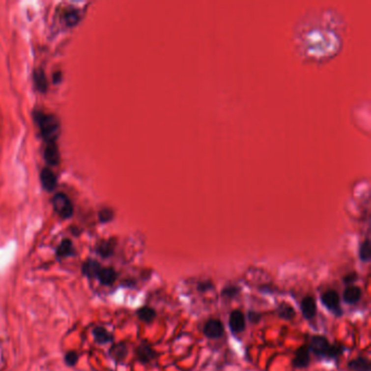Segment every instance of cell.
<instances>
[{"label": "cell", "instance_id": "d6986e66", "mask_svg": "<svg viewBox=\"0 0 371 371\" xmlns=\"http://www.w3.org/2000/svg\"><path fill=\"white\" fill-rule=\"evenodd\" d=\"M137 314H139L140 319L143 320V321L150 322V321H152V320H154V318L156 316V313H155L154 309H151L149 307H143V308L140 309Z\"/></svg>", "mask_w": 371, "mask_h": 371}, {"label": "cell", "instance_id": "e0dca14e", "mask_svg": "<svg viewBox=\"0 0 371 371\" xmlns=\"http://www.w3.org/2000/svg\"><path fill=\"white\" fill-rule=\"evenodd\" d=\"M72 252H73V246L70 240L62 241L59 245V247L57 248V255L62 258L70 256L71 254H72Z\"/></svg>", "mask_w": 371, "mask_h": 371}, {"label": "cell", "instance_id": "603a6c76", "mask_svg": "<svg viewBox=\"0 0 371 371\" xmlns=\"http://www.w3.org/2000/svg\"><path fill=\"white\" fill-rule=\"evenodd\" d=\"M139 356L144 362H148L152 357H154V352L148 346H142L139 349Z\"/></svg>", "mask_w": 371, "mask_h": 371}, {"label": "cell", "instance_id": "7a4b0ae2", "mask_svg": "<svg viewBox=\"0 0 371 371\" xmlns=\"http://www.w3.org/2000/svg\"><path fill=\"white\" fill-rule=\"evenodd\" d=\"M311 349L316 355L320 356L337 357L341 354V348L338 346H331L327 341V339L322 337H314L311 341Z\"/></svg>", "mask_w": 371, "mask_h": 371}, {"label": "cell", "instance_id": "2e32d148", "mask_svg": "<svg viewBox=\"0 0 371 371\" xmlns=\"http://www.w3.org/2000/svg\"><path fill=\"white\" fill-rule=\"evenodd\" d=\"M349 368L354 371H370V364L367 359L357 358L350 362Z\"/></svg>", "mask_w": 371, "mask_h": 371}, {"label": "cell", "instance_id": "ac0fdd59", "mask_svg": "<svg viewBox=\"0 0 371 371\" xmlns=\"http://www.w3.org/2000/svg\"><path fill=\"white\" fill-rule=\"evenodd\" d=\"M126 353H128V349H126V346L124 344L114 345V346L111 348V350H110V355L115 360L123 359L126 356Z\"/></svg>", "mask_w": 371, "mask_h": 371}, {"label": "cell", "instance_id": "4316f807", "mask_svg": "<svg viewBox=\"0 0 371 371\" xmlns=\"http://www.w3.org/2000/svg\"><path fill=\"white\" fill-rule=\"evenodd\" d=\"M236 291H237V289L230 287V288H228V289H225V291H223V292H222V295H228V296H233V295H234V294L236 293Z\"/></svg>", "mask_w": 371, "mask_h": 371}, {"label": "cell", "instance_id": "7402d4cb", "mask_svg": "<svg viewBox=\"0 0 371 371\" xmlns=\"http://www.w3.org/2000/svg\"><path fill=\"white\" fill-rule=\"evenodd\" d=\"M279 314H280V317L282 318L291 319L292 317H294L295 313H294V309L289 306V305L282 304L281 306L279 307Z\"/></svg>", "mask_w": 371, "mask_h": 371}, {"label": "cell", "instance_id": "7c38bea8", "mask_svg": "<svg viewBox=\"0 0 371 371\" xmlns=\"http://www.w3.org/2000/svg\"><path fill=\"white\" fill-rule=\"evenodd\" d=\"M100 269L99 263L95 260L86 261L83 266V271L88 278H97Z\"/></svg>", "mask_w": 371, "mask_h": 371}, {"label": "cell", "instance_id": "83f0119b", "mask_svg": "<svg viewBox=\"0 0 371 371\" xmlns=\"http://www.w3.org/2000/svg\"><path fill=\"white\" fill-rule=\"evenodd\" d=\"M60 79H61V73L60 72H56L54 74V82L55 83H58L59 81H60Z\"/></svg>", "mask_w": 371, "mask_h": 371}, {"label": "cell", "instance_id": "4fadbf2b", "mask_svg": "<svg viewBox=\"0 0 371 371\" xmlns=\"http://www.w3.org/2000/svg\"><path fill=\"white\" fill-rule=\"evenodd\" d=\"M97 278L103 284H111L115 280V272L111 268H101Z\"/></svg>", "mask_w": 371, "mask_h": 371}, {"label": "cell", "instance_id": "6da1fadb", "mask_svg": "<svg viewBox=\"0 0 371 371\" xmlns=\"http://www.w3.org/2000/svg\"><path fill=\"white\" fill-rule=\"evenodd\" d=\"M36 121L39 126L40 133L44 140L48 143H56V140L60 135V122L57 116L53 114H37Z\"/></svg>", "mask_w": 371, "mask_h": 371}, {"label": "cell", "instance_id": "52a82bcc", "mask_svg": "<svg viewBox=\"0 0 371 371\" xmlns=\"http://www.w3.org/2000/svg\"><path fill=\"white\" fill-rule=\"evenodd\" d=\"M321 301L323 305L333 312H339L340 309V297L335 291H328L322 295Z\"/></svg>", "mask_w": 371, "mask_h": 371}, {"label": "cell", "instance_id": "8992f818", "mask_svg": "<svg viewBox=\"0 0 371 371\" xmlns=\"http://www.w3.org/2000/svg\"><path fill=\"white\" fill-rule=\"evenodd\" d=\"M45 160L50 166H57L60 161V154L56 143H48L45 149Z\"/></svg>", "mask_w": 371, "mask_h": 371}, {"label": "cell", "instance_id": "ffe728a7", "mask_svg": "<svg viewBox=\"0 0 371 371\" xmlns=\"http://www.w3.org/2000/svg\"><path fill=\"white\" fill-rule=\"evenodd\" d=\"M64 20L69 27H74V25L79 22L80 15L76 10H70L67 13L64 14Z\"/></svg>", "mask_w": 371, "mask_h": 371}, {"label": "cell", "instance_id": "8fae6325", "mask_svg": "<svg viewBox=\"0 0 371 371\" xmlns=\"http://www.w3.org/2000/svg\"><path fill=\"white\" fill-rule=\"evenodd\" d=\"M344 301L348 304L357 303L362 297V289L357 286H349L344 291Z\"/></svg>", "mask_w": 371, "mask_h": 371}, {"label": "cell", "instance_id": "9c48e42d", "mask_svg": "<svg viewBox=\"0 0 371 371\" xmlns=\"http://www.w3.org/2000/svg\"><path fill=\"white\" fill-rule=\"evenodd\" d=\"M309 362H311V356H309V348L306 346H303L297 350V353L295 355V358L293 360V364L295 367L298 368H304L307 367L309 365Z\"/></svg>", "mask_w": 371, "mask_h": 371}, {"label": "cell", "instance_id": "277c9868", "mask_svg": "<svg viewBox=\"0 0 371 371\" xmlns=\"http://www.w3.org/2000/svg\"><path fill=\"white\" fill-rule=\"evenodd\" d=\"M204 333L210 339L220 338L223 334V327L219 320H209L204 327Z\"/></svg>", "mask_w": 371, "mask_h": 371}, {"label": "cell", "instance_id": "5b68a950", "mask_svg": "<svg viewBox=\"0 0 371 371\" xmlns=\"http://www.w3.org/2000/svg\"><path fill=\"white\" fill-rule=\"evenodd\" d=\"M40 181H42L44 189L47 190L48 192L54 191L56 186H57V177H56L54 172L48 169V168L43 169L42 173H40Z\"/></svg>", "mask_w": 371, "mask_h": 371}, {"label": "cell", "instance_id": "44dd1931", "mask_svg": "<svg viewBox=\"0 0 371 371\" xmlns=\"http://www.w3.org/2000/svg\"><path fill=\"white\" fill-rule=\"evenodd\" d=\"M113 252H114V244L111 243L110 241L101 243L100 245L98 246V253L104 257L110 256L111 254H113Z\"/></svg>", "mask_w": 371, "mask_h": 371}, {"label": "cell", "instance_id": "30bf717a", "mask_svg": "<svg viewBox=\"0 0 371 371\" xmlns=\"http://www.w3.org/2000/svg\"><path fill=\"white\" fill-rule=\"evenodd\" d=\"M301 306L303 314L307 319H312L314 317V314H316V303H314V299L313 297H305L302 301Z\"/></svg>", "mask_w": 371, "mask_h": 371}, {"label": "cell", "instance_id": "9a60e30c", "mask_svg": "<svg viewBox=\"0 0 371 371\" xmlns=\"http://www.w3.org/2000/svg\"><path fill=\"white\" fill-rule=\"evenodd\" d=\"M94 337H95L96 341H97L100 344L108 343V342L111 341V340H113L111 334L104 328H96L94 330Z\"/></svg>", "mask_w": 371, "mask_h": 371}, {"label": "cell", "instance_id": "5bb4252c", "mask_svg": "<svg viewBox=\"0 0 371 371\" xmlns=\"http://www.w3.org/2000/svg\"><path fill=\"white\" fill-rule=\"evenodd\" d=\"M34 78L35 84H36V87L38 90L43 91V93L47 90V79H46V75L42 69L35 71Z\"/></svg>", "mask_w": 371, "mask_h": 371}, {"label": "cell", "instance_id": "484cf974", "mask_svg": "<svg viewBox=\"0 0 371 371\" xmlns=\"http://www.w3.org/2000/svg\"><path fill=\"white\" fill-rule=\"evenodd\" d=\"M65 362H67V364L70 366L75 365L76 362H78V355H76L74 352L68 353L67 356H65Z\"/></svg>", "mask_w": 371, "mask_h": 371}, {"label": "cell", "instance_id": "3957f363", "mask_svg": "<svg viewBox=\"0 0 371 371\" xmlns=\"http://www.w3.org/2000/svg\"><path fill=\"white\" fill-rule=\"evenodd\" d=\"M53 205L55 210L63 219H68L73 215L72 202L64 194H56L53 200Z\"/></svg>", "mask_w": 371, "mask_h": 371}, {"label": "cell", "instance_id": "cb8c5ba5", "mask_svg": "<svg viewBox=\"0 0 371 371\" xmlns=\"http://www.w3.org/2000/svg\"><path fill=\"white\" fill-rule=\"evenodd\" d=\"M99 220L101 222H109L113 220L114 218V211L109 209V208H104L103 210H100L98 213Z\"/></svg>", "mask_w": 371, "mask_h": 371}, {"label": "cell", "instance_id": "d4e9b609", "mask_svg": "<svg viewBox=\"0 0 371 371\" xmlns=\"http://www.w3.org/2000/svg\"><path fill=\"white\" fill-rule=\"evenodd\" d=\"M360 258H362L363 260H365V261L369 260V258H370V245H369L368 241H366L363 244L362 250H360Z\"/></svg>", "mask_w": 371, "mask_h": 371}, {"label": "cell", "instance_id": "ba28073f", "mask_svg": "<svg viewBox=\"0 0 371 371\" xmlns=\"http://www.w3.org/2000/svg\"><path fill=\"white\" fill-rule=\"evenodd\" d=\"M228 324H230V328L233 332H241L245 328V318H244V314L235 311L231 314L230 316V321H228Z\"/></svg>", "mask_w": 371, "mask_h": 371}]
</instances>
